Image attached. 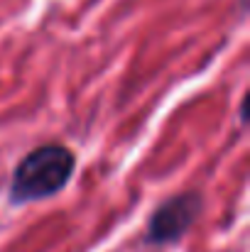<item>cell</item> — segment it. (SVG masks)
<instances>
[{
    "label": "cell",
    "mask_w": 250,
    "mask_h": 252,
    "mask_svg": "<svg viewBox=\"0 0 250 252\" xmlns=\"http://www.w3.org/2000/svg\"><path fill=\"white\" fill-rule=\"evenodd\" d=\"M76 169V157L67 145L44 142L30 150L12 169L7 184V203L25 206L59 196Z\"/></svg>",
    "instance_id": "1"
},
{
    "label": "cell",
    "mask_w": 250,
    "mask_h": 252,
    "mask_svg": "<svg viewBox=\"0 0 250 252\" xmlns=\"http://www.w3.org/2000/svg\"><path fill=\"white\" fill-rule=\"evenodd\" d=\"M201 213H204V196L196 189L179 191V193L165 198L150 213L143 238L152 248L174 245L191 230V225L199 220Z\"/></svg>",
    "instance_id": "2"
},
{
    "label": "cell",
    "mask_w": 250,
    "mask_h": 252,
    "mask_svg": "<svg viewBox=\"0 0 250 252\" xmlns=\"http://www.w3.org/2000/svg\"><path fill=\"white\" fill-rule=\"evenodd\" d=\"M248 103H246V98L241 100V125H248Z\"/></svg>",
    "instance_id": "3"
}]
</instances>
